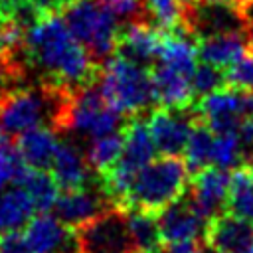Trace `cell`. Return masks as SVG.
Instances as JSON below:
<instances>
[{
  "label": "cell",
  "mask_w": 253,
  "mask_h": 253,
  "mask_svg": "<svg viewBox=\"0 0 253 253\" xmlns=\"http://www.w3.org/2000/svg\"><path fill=\"white\" fill-rule=\"evenodd\" d=\"M158 253H166V249H162V251H158Z\"/></svg>",
  "instance_id": "obj_38"
},
{
  "label": "cell",
  "mask_w": 253,
  "mask_h": 253,
  "mask_svg": "<svg viewBox=\"0 0 253 253\" xmlns=\"http://www.w3.org/2000/svg\"><path fill=\"white\" fill-rule=\"evenodd\" d=\"M125 213L136 253H158L164 249L156 215L140 210H126Z\"/></svg>",
  "instance_id": "obj_22"
},
{
  "label": "cell",
  "mask_w": 253,
  "mask_h": 253,
  "mask_svg": "<svg viewBox=\"0 0 253 253\" xmlns=\"http://www.w3.org/2000/svg\"><path fill=\"white\" fill-rule=\"evenodd\" d=\"M99 87L105 101L125 117H136L158 105L150 67L117 53L103 61Z\"/></svg>",
  "instance_id": "obj_3"
},
{
  "label": "cell",
  "mask_w": 253,
  "mask_h": 253,
  "mask_svg": "<svg viewBox=\"0 0 253 253\" xmlns=\"http://www.w3.org/2000/svg\"><path fill=\"white\" fill-rule=\"evenodd\" d=\"M18 186H22L30 194L38 213L53 210L55 200L59 196V184L55 182V178H53V174L49 170L28 168Z\"/></svg>",
  "instance_id": "obj_23"
},
{
  "label": "cell",
  "mask_w": 253,
  "mask_h": 253,
  "mask_svg": "<svg viewBox=\"0 0 253 253\" xmlns=\"http://www.w3.org/2000/svg\"><path fill=\"white\" fill-rule=\"evenodd\" d=\"M194 111L206 121L213 134L237 132L239 123L247 115V93L233 87H223L200 97Z\"/></svg>",
  "instance_id": "obj_9"
},
{
  "label": "cell",
  "mask_w": 253,
  "mask_h": 253,
  "mask_svg": "<svg viewBox=\"0 0 253 253\" xmlns=\"http://www.w3.org/2000/svg\"><path fill=\"white\" fill-rule=\"evenodd\" d=\"M162 32L150 20H130L119 26L115 40V53L130 61L150 67L158 59Z\"/></svg>",
  "instance_id": "obj_11"
},
{
  "label": "cell",
  "mask_w": 253,
  "mask_h": 253,
  "mask_svg": "<svg viewBox=\"0 0 253 253\" xmlns=\"http://www.w3.org/2000/svg\"><path fill=\"white\" fill-rule=\"evenodd\" d=\"M188 184L190 172L186 160L180 156L160 154L138 172L123 210H140L158 215L164 208L186 194Z\"/></svg>",
  "instance_id": "obj_2"
},
{
  "label": "cell",
  "mask_w": 253,
  "mask_h": 253,
  "mask_svg": "<svg viewBox=\"0 0 253 253\" xmlns=\"http://www.w3.org/2000/svg\"><path fill=\"white\" fill-rule=\"evenodd\" d=\"M119 20H148L142 0H99Z\"/></svg>",
  "instance_id": "obj_30"
},
{
  "label": "cell",
  "mask_w": 253,
  "mask_h": 253,
  "mask_svg": "<svg viewBox=\"0 0 253 253\" xmlns=\"http://www.w3.org/2000/svg\"><path fill=\"white\" fill-rule=\"evenodd\" d=\"M204 243L215 253H247L253 243V223L225 210L206 221Z\"/></svg>",
  "instance_id": "obj_13"
},
{
  "label": "cell",
  "mask_w": 253,
  "mask_h": 253,
  "mask_svg": "<svg viewBox=\"0 0 253 253\" xmlns=\"http://www.w3.org/2000/svg\"><path fill=\"white\" fill-rule=\"evenodd\" d=\"M227 211L253 223V160H243L231 170Z\"/></svg>",
  "instance_id": "obj_21"
},
{
  "label": "cell",
  "mask_w": 253,
  "mask_h": 253,
  "mask_svg": "<svg viewBox=\"0 0 253 253\" xmlns=\"http://www.w3.org/2000/svg\"><path fill=\"white\" fill-rule=\"evenodd\" d=\"M49 172L59 184V190H75L97 180V174L87 164V158L65 140L57 142Z\"/></svg>",
  "instance_id": "obj_16"
},
{
  "label": "cell",
  "mask_w": 253,
  "mask_h": 253,
  "mask_svg": "<svg viewBox=\"0 0 253 253\" xmlns=\"http://www.w3.org/2000/svg\"><path fill=\"white\" fill-rule=\"evenodd\" d=\"M213 144H215L213 130L194 111L192 130H190V138H188V144H186V150H184V160H186L190 176L196 174L198 170L213 164Z\"/></svg>",
  "instance_id": "obj_20"
},
{
  "label": "cell",
  "mask_w": 253,
  "mask_h": 253,
  "mask_svg": "<svg viewBox=\"0 0 253 253\" xmlns=\"http://www.w3.org/2000/svg\"><path fill=\"white\" fill-rule=\"evenodd\" d=\"M0 253H32L30 245L20 229L0 233Z\"/></svg>",
  "instance_id": "obj_31"
},
{
  "label": "cell",
  "mask_w": 253,
  "mask_h": 253,
  "mask_svg": "<svg viewBox=\"0 0 253 253\" xmlns=\"http://www.w3.org/2000/svg\"><path fill=\"white\" fill-rule=\"evenodd\" d=\"M233 8H235L241 24L245 26V30H251L253 28V0H237Z\"/></svg>",
  "instance_id": "obj_33"
},
{
  "label": "cell",
  "mask_w": 253,
  "mask_h": 253,
  "mask_svg": "<svg viewBox=\"0 0 253 253\" xmlns=\"http://www.w3.org/2000/svg\"><path fill=\"white\" fill-rule=\"evenodd\" d=\"M154 89H156V103L168 109H194L196 95L192 89V77L156 61L150 65Z\"/></svg>",
  "instance_id": "obj_15"
},
{
  "label": "cell",
  "mask_w": 253,
  "mask_h": 253,
  "mask_svg": "<svg viewBox=\"0 0 253 253\" xmlns=\"http://www.w3.org/2000/svg\"><path fill=\"white\" fill-rule=\"evenodd\" d=\"M73 38L89 49V53L103 63L115 53L117 18L99 0H73L61 12Z\"/></svg>",
  "instance_id": "obj_5"
},
{
  "label": "cell",
  "mask_w": 253,
  "mask_h": 253,
  "mask_svg": "<svg viewBox=\"0 0 253 253\" xmlns=\"http://www.w3.org/2000/svg\"><path fill=\"white\" fill-rule=\"evenodd\" d=\"M63 87L40 83L38 87H6L0 89V128L16 138L28 128L47 125L55 117Z\"/></svg>",
  "instance_id": "obj_4"
},
{
  "label": "cell",
  "mask_w": 253,
  "mask_h": 253,
  "mask_svg": "<svg viewBox=\"0 0 253 253\" xmlns=\"http://www.w3.org/2000/svg\"><path fill=\"white\" fill-rule=\"evenodd\" d=\"M12 142V136H8L2 128H0V146H4V144H10Z\"/></svg>",
  "instance_id": "obj_35"
},
{
  "label": "cell",
  "mask_w": 253,
  "mask_h": 253,
  "mask_svg": "<svg viewBox=\"0 0 253 253\" xmlns=\"http://www.w3.org/2000/svg\"><path fill=\"white\" fill-rule=\"evenodd\" d=\"M123 144H125L123 126L109 132V134L91 138V142L87 146V152H85V158H87V164L91 166V170L99 176L107 168H111L119 160V156L123 152Z\"/></svg>",
  "instance_id": "obj_24"
},
{
  "label": "cell",
  "mask_w": 253,
  "mask_h": 253,
  "mask_svg": "<svg viewBox=\"0 0 253 253\" xmlns=\"http://www.w3.org/2000/svg\"><path fill=\"white\" fill-rule=\"evenodd\" d=\"M32 2L42 14H61L63 8L73 0H32Z\"/></svg>",
  "instance_id": "obj_34"
},
{
  "label": "cell",
  "mask_w": 253,
  "mask_h": 253,
  "mask_svg": "<svg viewBox=\"0 0 253 253\" xmlns=\"http://www.w3.org/2000/svg\"><path fill=\"white\" fill-rule=\"evenodd\" d=\"M194 121V109H168L156 105L148 117V128L160 154L180 156L186 150Z\"/></svg>",
  "instance_id": "obj_10"
},
{
  "label": "cell",
  "mask_w": 253,
  "mask_h": 253,
  "mask_svg": "<svg viewBox=\"0 0 253 253\" xmlns=\"http://www.w3.org/2000/svg\"><path fill=\"white\" fill-rule=\"evenodd\" d=\"M156 219H158L164 247L170 243H178V241H192V239L204 241L206 219L192 208L186 196H182L180 200L164 208L156 215Z\"/></svg>",
  "instance_id": "obj_14"
},
{
  "label": "cell",
  "mask_w": 253,
  "mask_h": 253,
  "mask_svg": "<svg viewBox=\"0 0 253 253\" xmlns=\"http://www.w3.org/2000/svg\"><path fill=\"white\" fill-rule=\"evenodd\" d=\"M229 184H231L229 170L210 164L190 176V184L184 196L188 198L192 208L208 221L213 215L227 210Z\"/></svg>",
  "instance_id": "obj_8"
},
{
  "label": "cell",
  "mask_w": 253,
  "mask_h": 253,
  "mask_svg": "<svg viewBox=\"0 0 253 253\" xmlns=\"http://www.w3.org/2000/svg\"><path fill=\"white\" fill-rule=\"evenodd\" d=\"M81 253H136L126 213L121 208H111L89 223L75 229Z\"/></svg>",
  "instance_id": "obj_6"
},
{
  "label": "cell",
  "mask_w": 253,
  "mask_h": 253,
  "mask_svg": "<svg viewBox=\"0 0 253 253\" xmlns=\"http://www.w3.org/2000/svg\"><path fill=\"white\" fill-rule=\"evenodd\" d=\"M206 243L202 239H192V241H178L166 245V253H206Z\"/></svg>",
  "instance_id": "obj_32"
},
{
  "label": "cell",
  "mask_w": 253,
  "mask_h": 253,
  "mask_svg": "<svg viewBox=\"0 0 253 253\" xmlns=\"http://www.w3.org/2000/svg\"><path fill=\"white\" fill-rule=\"evenodd\" d=\"M227 87V79H225V69L211 65L208 61H200L192 73V89L196 95V101L204 95H210L217 89Z\"/></svg>",
  "instance_id": "obj_26"
},
{
  "label": "cell",
  "mask_w": 253,
  "mask_h": 253,
  "mask_svg": "<svg viewBox=\"0 0 253 253\" xmlns=\"http://www.w3.org/2000/svg\"><path fill=\"white\" fill-rule=\"evenodd\" d=\"M24 237L32 253H81L75 229L47 211L34 215L26 223Z\"/></svg>",
  "instance_id": "obj_12"
},
{
  "label": "cell",
  "mask_w": 253,
  "mask_h": 253,
  "mask_svg": "<svg viewBox=\"0 0 253 253\" xmlns=\"http://www.w3.org/2000/svg\"><path fill=\"white\" fill-rule=\"evenodd\" d=\"M146 18L160 30H176L186 26L182 0H142Z\"/></svg>",
  "instance_id": "obj_25"
},
{
  "label": "cell",
  "mask_w": 253,
  "mask_h": 253,
  "mask_svg": "<svg viewBox=\"0 0 253 253\" xmlns=\"http://www.w3.org/2000/svg\"><path fill=\"white\" fill-rule=\"evenodd\" d=\"M249 47L247 30L221 32L204 36L198 40V59L227 69L235 59H239Z\"/></svg>",
  "instance_id": "obj_17"
},
{
  "label": "cell",
  "mask_w": 253,
  "mask_h": 253,
  "mask_svg": "<svg viewBox=\"0 0 253 253\" xmlns=\"http://www.w3.org/2000/svg\"><path fill=\"white\" fill-rule=\"evenodd\" d=\"M243 148L239 142L237 132H225V134H215V144H213V164L225 170H233L243 162Z\"/></svg>",
  "instance_id": "obj_27"
},
{
  "label": "cell",
  "mask_w": 253,
  "mask_h": 253,
  "mask_svg": "<svg viewBox=\"0 0 253 253\" xmlns=\"http://www.w3.org/2000/svg\"><path fill=\"white\" fill-rule=\"evenodd\" d=\"M26 47L28 63L40 73V83L83 87L101 77L103 63L73 38L61 14H42L28 28Z\"/></svg>",
  "instance_id": "obj_1"
},
{
  "label": "cell",
  "mask_w": 253,
  "mask_h": 253,
  "mask_svg": "<svg viewBox=\"0 0 253 253\" xmlns=\"http://www.w3.org/2000/svg\"><path fill=\"white\" fill-rule=\"evenodd\" d=\"M34 211V202L22 186L10 184L0 188V233L26 227Z\"/></svg>",
  "instance_id": "obj_19"
},
{
  "label": "cell",
  "mask_w": 253,
  "mask_h": 253,
  "mask_svg": "<svg viewBox=\"0 0 253 253\" xmlns=\"http://www.w3.org/2000/svg\"><path fill=\"white\" fill-rule=\"evenodd\" d=\"M30 166L22 160L16 142L0 146V188L10 184H20L22 176Z\"/></svg>",
  "instance_id": "obj_28"
},
{
  "label": "cell",
  "mask_w": 253,
  "mask_h": 253,
  "mask_svg": "<svg viewBox=\"0 0 253 253\" xmlns=\"http://www.w3.org/2000/svg\"><path fill=\"white\" fill-rule=\"evenodd\" d=\"M111 208H117V206L103 192L97 178L87 186H81L75 190H61L53 206V215L67 227L77 229Z\"/></svg>",
  "instance_id": "obj_7"
},
{
  "label": "cell",
  "mask_w": 253,
  "mask_h": 253,
  "mask_svg": "<svg viewBox=\"0 0 253 253\" xmlns=\"http://www.w3.org/2000/svg\"><path fill=\"white\" fill-rule=\"evenodd\" d=\"M247 253H253V243H251V247H249V251Z\"/></svg>",
  "instance_id": "obj_37"
},
{
  "label": "cell",
  "mask_w": 253,
  "mask_h": 253,
  "mask_svg": "<svg viewBox=\"0 0 253 253\" xmlns=\"http://www.w3.org/2000/svg\"><path fill=\"white\" fill-rule=\"evenodd\" d=\"M225 79H227V87L245 93L253 91V49L247 47V51L225 69Z\"/></svg>",
  "instance_id": "obj_29"
},
{
  "label": "cell",
  "mask_w": 253,
  "mask_h": 253,
  "mask_svg": "<svg viewBox=\"0 0 253 253\" xmlns=\"http://www.w3.org/2000/svg\"><path fill=\"white\" fill-rule=\"evenodd\" d=\"M55 130L47 125H40L34 128L24 130L22 134L16 136V148L22 156V160L30 168H40V170H49L53 162V154L57 148V138Z\"/></svg>",
  "instance_id": "obj_18"
},
{
  "label": "cell",
  "mask_w": 253,
  "mask_h": 253,
  "mask_svg": "<svg viewBox=\"0 0 253 253\" xmlns=\"http://www.w3.org/2000/svg\"><path fill=\"white\" fill-rule=\"evenodd\" d=\"M247 36H249V49H253V28L247 30Z\"/></svg>",
  "instance_id": "obj_36"
}]
</instances>
